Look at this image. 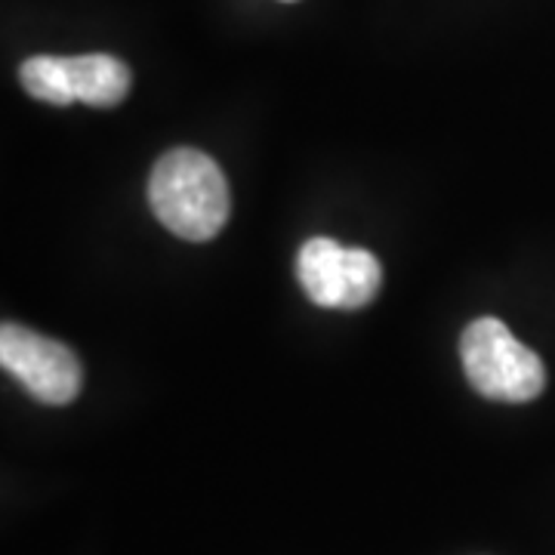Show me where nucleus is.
<instances>
[{
  "instance_id": "f257e3e1",
  "label": "nucleus",
  "mask_w": 555,
  "mask_h": 555,
  "mask_svg": "<svg viewBox=\"0 0 555 555\" xmlns=\"http://www.w3.org/2000/svg\"><path fill=\"white\" fill-rule=\"evenodd\" d=\"M149 204L177 238L210 241L229 222L232 195L217 160L198 149H173L152 170Z\"/></svg>"
},
{
  "instance_id": "f03ea898",
  "label": "nucleus",
  "mask_w": 555,
  "mask_h": 555,
  "mask_svg": "<svg viewBox=\"0 0 555 555\" xmlns=\"http://www.w3.org/2000/svg\"><path fill=\"white\" fill-rule=\"evenodd\" d=\"M466 379L478 396L525 404L546 386V367L534 349L521 346L500 318H478L460 337Z\"/></svg>"
},
{
  "instance_id": "7ed1b4c3",
  "label": "nucleus",
  "mask_w": 555,
  "mask_h": 555,
  "mask_svg": "<svg viewBox=\"0 0 555 555\" xmlns=\"http://www.w3.org/2000/svg\"><path fill=\"white\" fill-rule=\"evenodd\" d=\"M0 364L38 401L53 408L75 401L83 383L78 356L65 343L35 334L13 321L0 327Z\"/></svg>"
},
{
  "instance_id": "20e7f679",
  "label": "nucleus",
  "mask_w": 555,
  "mask_h": 555,
  "mask_svg": "<svg viewBox=\"0 0 555 555\" xmlns=\"http://www.w3.org/2000/svg\"><path fill=\"white\" fill-rule=\"evenodd\" d=\"M346 275H349V247L334 238H309L299 247L297 278L321 309H343L346 302Z\"/></svg>"
},
{
  "instance_id": "39448f33",
  "label": "nucleus",
  "mask_w": 555,
  "mask_h": 555,
  "mask_svg": "<svg viewBox=\"0 0 555 555\" xmlns=\"http://www.w3.org/2000/svg\"><path fill=\"white\" fill-rule=\"evenodd\" d=\"M68 87L75 102L93 108H115L130 93V68L108 53H87V56H65Z\"/></svg>"
},
{
  "instance_id": "423d86ee",
  "label": "nucleus",
  "mask_w": 555,
  "mask_h": 555,
  "mask_svg": "<svg viewBox=\"0 0 555 555\" xmlns=\"http://www.w3.org/2000/svg\"><path fill=\"white\" fill-rule=\"evenodd\" d=\"M20 80L28 96L50 105H72V87H68V72H65V56H31L22 62Z\"/></svg>"
},
{
  "instance_id": "0eeeda50",
  "label": "nucleus",
  "mask_w": 555,
  "mask_h": 555,
  "mask_svg": "<svg viewBox=\"0 0 555 555\" xmlns=\"http://www.w3.org/2000/svg\"><path fill=\"white\" fill-rule=\"evenodd\" d=\"M383 284L379 259L364 247H349V275H346V302L343 309H364L374 302Z\"/></svg>"
},
{
  "instance_id": "6e6552de",
  "label": "nucleus",
  "mask_w": 555,
  "mask_h": 555,
  "mask_svg": "<svg viewBox=\"0 0 555 555\" xmlns=\"http://www.w3.org/2000/svg\"><path fill=\"white\" fill-rule=\"evenodd\" d=\"M284 3H294V0H284Z\"/></svg>"
}]
</instances>
